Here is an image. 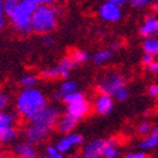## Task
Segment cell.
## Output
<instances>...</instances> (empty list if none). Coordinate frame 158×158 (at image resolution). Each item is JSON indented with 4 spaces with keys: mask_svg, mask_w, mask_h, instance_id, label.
<instances>
[{
    "mask_svg": "<svg viewBox=\"0 0 158 158\" xmlns=\"http://www.w3.org/2000/svg\"><path fill=\"white\" fill-rule=\"evenodd\" d=\"M46 107L45 96L36 88H24L17 96V113L28 122H33Z\"/></svg>",
    "mask_w": 158,
    "mask_h": 158,
    "instance_id": "obj_1",
    "label": "cell"
},
{
    "mask_svg": "<svg viewBox=\"0 0 158 158\" xmlns=\"http://www.w3.org/2000/svg\"><path fill=\"white\" fill-rule=\"evenodd\" d=\"M36 5L28 0H18L13 9L7 13L8 22L15 32L22 35H27L32 30V16Z\"/></svg>",
    "mask_w": 158,
    "mask_h": 158,
    "instance_id": "obj_2",
    "label": "cell"
},
{
    "mask_svg": "<svg viewBox=\"0 0 158 158\" xmlns=\"http://www.w3.org/2000/svg\"><path fill=\"white\" fill-rule=\"evenodd\" d=\"M60 10L54 5L36 6L32 16V30L40 35L52 33L58 26Z\"/></svg>",
    "mask_w": 158,
    "mask_h": 158,
    "instance_id": "obj_3",
    "label": "cell"
},
{
    "mask_svg": "<svg viewBox=\"0 0 158 158\" xmlns=\"http://www.w3.org/2000/svg\"><path fill=\"white\" fill-rule=\"evenodd\" d=\"M17 121V113L0 112V143H8L17 138V130L15 122Z\"/></svg>",
    "mask_w": 158,
    "mask_h": 158,
    "instance_id": "obj_4",
    "label": "cell"
},
{
    "mask_svg": "<svg viewBox=\"0 0 158 158\" xmlns=\"http://www.w3.org/2000/svg\"><path fill=\"white\" fill-rule=\"evenodd\" d=\"M77 67V64L73 62V60L70 58V56H64L56 67H51V68H45L40 71L41 77L49 80L52 79H68L70 77V70Z\"/></svg>",
    "mask_w": 158,
    "mask_h": 158,
    "instance_id": "obj_5",
    "label": "cell"
},
{
    "mask_svg": "<svg viewBox=\"0 0 158 158\" xmlns=\"http://www.w3.org/2000/svg\"><path fill=\"white\" fill-rule=\"evenodd\" d=\"M124 77L118 73H110L99 80L98 85H97V89L102 94L114 96V94L118 92V89L124 87Z\"/></svg>",
    "mask_w": 158,
    "mask_h": 158,
    "instance_id": "obj_6",
    "label": "cell"
},
{
    "mask_svg": "<svg viewBox=\"0 0 158 158\" xmlns=\"http://www.w3.org/2000/svg\"><path fill=\"white\" fill-rule=\"evenodd\" d=\"M51 131H52L51 129L46 128L40 123L31 122V124L24 130V137L27 142H30L32 145H36L46 140Z\"/></svg>",
    "mask_w": 158,
    "mask_h": 158,
    "instance_id": "obj_7",
    "label": "cell"
},
{
    "mask_svg": "<svg viewBox=\"0 0 158 158\" xmlns=\"http://www.w3.org/2000/svg\"><path fill=\"white\" fill-rule=\"evenodd\" d=\"M98 16L104 22L107 23H116L121 19L122 10L121 7L110 1L103 2L98 8Z\"/></svg>",
    "mask_w": 158,
    "mask_h": 158,
    "instance_id": "obj_8",
    "label": "cell"
},
{
    "mask_svg": "<svg viewBox=\"0 0 158 158\" xmlns=\"http://www.w3.org/2000/svg\"><path fill=\"white\" fill-rule=\"evenodd\" d=\"M60 116H61V114H60V111L58 107H56V106H48L33 122H36V123H40V124L53 130L58 124Z\"/></svg>",
    "mask_w": 158,
    "mask_h": 158,
    "instance_id": "obj_9",
    "label": "cell"
},
{
    "mask_svg": "<svg viewBox=\"0 0 158 158\" xmlns=\"http://www.w3.org/2000/svg\"><path fill=\"white\" fill-rule=\"evenodd\" d=\"M82 142H84V138H82L81 135L70 132V133H68V135H66L64 137L58 140L56 147L62 154H68V152H70V150H73L76 147L81 145Z\"/></svg>",
    "mask_w": 158,
    "mask_h": 158,
    "instance_id": "obj_10",
    "label": "cell"
},
{
    "mask_svg": "<svg viewBox=\"0 0 158 158\" xmlns=\"http://www.w3.org/2000/svg\"><path fill=\"white\" fill-rule=\"evenodd\" d=\"M94 107H95V111L98 114H101V115H107L109 113L112 112L113 107H114L113 96L99 93V95L95 99Z\"/></svg>",
    "mask_w": 158,
    "mask_h": 158,
    "instance_id": "obj_11",
    "label": "cell"
},
{
    "mask_svg": "<svg viewBox=\"0 0 158 158\" xmlns=\"http://www.w3.org/2000/svg\"><path fill=\"white\" fill-rule=\"evenodd\" d=\"M139 34L145 39L155 37L158 34V18L154 15H149L145 18L139 28Z\"/></svg>",
    "mask_w": 158,
    "mask_h": 158,
    "instance_id": "obj_12",
    "label": "cell"
},
{
    "mask_svg": "<svg viewBox=\"0 0 158 158\" xmlns=\"http://www.w3.org/2000/svg\"><path fill=\"white\" fill-rule=\"evenodd\" d=\"M89 110H90V104H89L86 99L79 101V102L73 103L67 106V112L69 115L75 118L76 120H81L88 114Z\"/></svg>",
    "mask_w": 158,
    "mask_h": 158,
    "instance_id": "obj_13",
    "label": "cell"
},
{
    "mask_svg": "<svg viewBox=\"0 0 158 158\" xmlns=\"http://www.w3.org/2000/svg\"><path fill=\"white\" fill-rule=\"evenodd\" d=\"M104 140L98 139V140H94V141L88 142L87 145L82 149V158H103L102 149Z\"/></svg>",
    "mask_w": 158,
    "mask_h": 158,
    "instance_id": "obj_14",
    "label": "cell"
},
{
    "mask_svg": "<svg viewBox=\"0 0 158 158\" xmlns=\"http://www.w3.org/2000/svg\"><path fill=\"white\" fill-rule=\"evenodd\" d=\"M77 123H78V120L69 115L68 113H64L63 115L60 116L58 124H56V129H58V131L60 133L68 135L70 132H73V129L76 128Z\"/></svg>",
    "mask_w": 158,
    "mask_h": 158,
    "instance_id": "obj_15",
    "label": "cell"
},
{
    "mask_svg": "<svg viewBox=\"0 0 158 158\" xmlns=\"http://www.w3.org/2000/svg\"><path fill=\"white\" fill-rule=\"evenodd\" d=\"M14 152L18 156V158H37L33 145L30 142L18 143L14 147Z\"/></svg>",
    "mask_w": 158,
    "mask_h": 158,
    "instance_id": "obj_16",
    "label": "cell"
},
{
    "mask_svg": "<svg viewBox=\"0 0 158 158\" xmlns=\"http://www.w3.org/2000/svg\"><path fill=\"white\" fill-rule=\"evenodd\" d=\"M103 158H120V150L114 140H104L102 149Z\"/></svg>",
    "mask_w": 158,
    "mask_h": 158,
    "instance_id": "obj_17",
    "label": "cell"
},
{
    "mask_svg": "<svg viewBox=\"0 0 158 158\" xmlns=\"http://www.w3.org/2000/svg\"><path fill=\"white\" fill-rule=\"evenodd\" d=\"M77 84L73 80H66V81H63L60 86L59 90L54 94V98H62L63 96L68 95L70 93L73 92H76L77 90Z\"/></svg>",
    "mask_w": 158,
    "mask_h": 158,
    "instance_id": "obj_18",
    "label": "cell"
},
{
    "mask_svg": "<svg viewBox=\"0 0 158 158\" xmlns=\"http://www.w3.org/2000/svg\"><path fill=\"white\" fill-rule=\"evenodd\" d=\"M113 59V52L112 50H102V51H98L96 52L94 56H93V61L95 64L97 66H103L110 61V60Z\"/></svg>",
    "mask_w": 158,
    "mask_h": 158,
    "instance_id": "obj_19",
    "label": "cell"
},
{
    "mask_svg": "<svg viewBox=\"0 0 158 158\" xmlns=\"http://www.w3.org/2000/svg\"><path fill=\"white\" fill-rule=\"evenodd\" d=\"M142 50L145 53L152 54L154 56H158V39L156 37H148L145 39L142 43Z\"/></svg>",
    "mask_w": 158,
    "mask_h": 158,
    "instance_id": "obj_20",
    "label": "cell"
},
{
    "mask_svg": "<svg viewBox=\"0 0 158 158\" xmlns=\"http://www.w3.org/2000/svg\"><path fill=\"white\" fill-rule=\"evenodd\" d=\"M139 148L142 150H150L158 148V133H149L139 145Z\"/></svg>",
    "mask_w": 158,
    "mask_h": 158,
    "instance_id": "obj_21",
    "label": "cell"
},
{
    "mask_svg": "<svg viewBox=\"0 0 158 158\" xmlns=\"http://www.w3.org/2000/svg\"><path fill=\"white\" fill-rule=\"evenodd\" d=\"M70 58L73 60V62L76 63L77 66L81 64V63H85L86 61H88L89 59V54L84 50H79V49H75L70 52Z\"/></svg>",
    "mask_w": 158,
    "mask_h": 158,
    "instance_id": "obj_22",
    "label": "cell"
},
{
    "mask_svg": "<svg viewBox=\"0 0 158 158\" xmlns=\"http://www.w3.org/2000/svg\"><path fill=\"white\" fill-rule=\"evenodd\" d=\"M82 99H85V95H84L82 93L78 92V90L70 93V94H68V95L63 96L62 97V101L66 103L67 105L73 104V103L79 102V101H82Z\"/></svg>",
    "mask_w": 158,
    "mask_h": 158,
    "instance_id": "obj_23",
    "label": "cell"
},
{
    "mask_svg": "<svg viewBox=\"0 0 158 158\" xmlns=\"http://www.w3.org/2000/svg\"><path fill=\"white\" fill-rule=\"evenodd\" d=\"M37 84V78L34 75H25L20 78V85L24 88H33Z\"/></svg>",
    "mask_w": 158,
    "mask_h": 158,
    "instance_id": "obj_24",
    "label": "cell"
},
{
    "mask_svg": "<svg viewBox=\"0 0 158 158\" xmlns=\"http://www.w3.org/2000/svg\"><path fill=\"white\" fill-rule=\"evenodd\" d=\"M156 1H158V0H128V2L130 3L132 7L138 8V9L146 8V7L150 6L152 2H156Z\"/></svg>",
    "mask_w": 158,
    "mask_h": 158,
    "instance_id": "obj_25",
    "label": "cell"
},
{
    "mask_svg": "<svg viewBox=\"0 0 158 158\" xmlns=\"http://www.w3.org/2000/svg\"><path fill=\"white\" fill-rule=\"evenodd\" d=\"M46 154L51 158H66L64 154L60 152L56 146H48L46 147Z\"/></svg>",
    "mask_w": 158,
    "mask_h": 158,
    "instance_id": "obj_26",
    "label": "cell"
},
{
    "mask_svg": "<svg viewBox=\"0 0 158 158\" xmlns=\"http://www.w3.org/2000/svg\"><path fill=\"white\" fill-rule=\"evenodd\" d=\"M114 98L118 101V102H124V101H127V99L129 98V90L127 87H122V88H120L118 90V92L114 94V96H113Z\"/></svg>",
    "mask_w": 158,
    "mask_h": 158,
    "instance_id": "obj_27",
    "label": "cell"
},
{
    "mask_svg": "<svg viewBox=\"0 0 158 158\" xmlns=\"http://www.w3.org/2000/svg\"><path fill=\"white\" fill-rule=\"evenodd\" d=\"M7 23H8V17H7V14L5 11L3 0H0V31L7 26Z\"/></svg>",
    "mask_w": 158,
    "mask_h": 158,
    "instance_id": "obj_28",
    "label": "cell"
},
{
    "mask_svg": "<svg viewBox=\"0 0 158 158\" xmlns=\"http://www.w3.org/2000/svg\"><path fill=\"white\" fill-rule=\"evenodd\" d=\"M152 127L149 122H141L138 127V132L141 135H148L152 132Z\"/></svg>",
    "mask_w": 158,
    "mask_h": 158,
    "instance_id": "obj_29",
    "label": "cell"
},
{
    "mask_svg": "<svg viewBox=\"0 0 158 158\" xmlns=\"http://www.w3.org/2000/svg\"><path fill=\"white\" fill-rule=\"evenodd\" d=\"M9 103V96L7 95L6 93L0 90V112L5 111Z\"/></svg>",
    "mask_w": 158,
    "mask_h": 158,
    "instance_id": "obj_30",
    "label": "cell"
},
{
    "mask_svg": "<svg viewBox=\"0 0 158 158\" xmlns=\"http://www.w3.org/2000/svg\"><path fill=\"white\" fill-rule=\"evenodd\" d=\"M41 42H42V44L44 46L50 48V46L54 45V43H56V39H54L53 36H51L50 34H46V35H43Z\"/></svg>",
    "mask_w": 158,
    "mask_h": 158,
    "instance_id": "obj_31",
    "label": "cell"
},
{
    "mask_svg": "<svg viewBox=\"0 0 158 158\" xmlns=\"http://www.w3.org/2000/svg\"><path fill=\"white\" fill-rule=\"evenodd\" d=\"M148 94L150 97L155 98L158 101V84H154V85L148 87Z\"/></svg>",
    "mask_w": 158,
    "mask_h": 158,
    "instance_id": "obj_32",
    "label": "cell"
},
{
    "mask_svg": "<svg viewBox=\"0 0 158 158\" xmlns=\"http://www.w3.org/2000/svg\"><path fill=\"white\" fill-rule=\"evenodd\" d=\"M155 58H156V56H152V54L145 53V54L142 56V58H141V62H142V64L147 67L148 64H150L152 62H154V61H155Z\"/></svg>",
    "mask_w": 158,
    "mask_h": 158,
    "instance_id": "obj_33",
    "label": "cell"
},
{
    "mask_svg": "<svg viewBox=\"0 0 158 158\" xmlns=\"http://www.w3.org/2000/svg\"><path fill=\"white\" fill-rule=\"evenodd\" d=\"M124 158H148V155L143 152H135L127 154Z\"/></svg>",
    "mask_w": 158,
    "mask_h": 158,
    "instance_id": "obj_34",
    "label": "cell"
},
{
    "mask_svg": "<svg viewBox=\"0 0 158 158\" xmlns=\"http://www.w3.org/2000/svg\"><path fill=\"white\" fill-rule=\"evenodd\" d=\"M28 1L35 3L36 6H41V5H54L56 2V0H28Z\"/></svg>",
    "mask_w": 158,
    "mask_h": 158,
    "instance_id": "obj_35",
    "label": "cell"
},
{
    "mask_svg": "<svg viewBox=\"0 0 158 158\" xmlns=\"http://www.w3.org/2000/svg\"><path fill=\"white\" fill-rule=\"evenodd\" d=\"M147 70L152 73H158V61H156L155 60L154 62H152L150 64H148V66H147Z\"/></svg>",
    "mask_w": 158,
    "mask_h": 158,
    "instance_id": "obj_36",
    "label": "cell"
},
{
    "mask_svg": "<svg viewBox=\"0 0 158 158\" xmlns=\"http://www.w3.org/2000/svg\"><path fill=\"white\" fill-rule=\"evenodd\" d=\"M106 1L115 3V5H118V6H120V7L124 6L125 3H128V0H106Z\"/></svg>",
    "mask_w": 158,
    "mask_h": 158,
    "instance_id": "obj_37",
    "label": "cell"
},
{
    "mask_svg": "<svg viewBox=\"0 0 158 158\" xmlns=\"http://www.w3.org/2000/svg\"><path fill=\"white\" fill-rule=\"evenodd\" d=\"M121 43H113L112 45H111V50L112 51H118V50L121 49Z\"/></svg>",
    "mask_w": 158,
    "mask_h": 158,
    "instance_id": "obj_38",
    "label": "cell"
},
{
    "mask_svg": "<svg viewBox=\"0 0 158 158\" xmlns=\"http://www.w3.org/2000/svg\"><path fill=\"white\" fill-rule=\"evenodd\" d=\"M66 158H80V156H79L78 154H75V152H73V154H70V155L66 156Z\"/></svg>",
    "mask_w": 158,
    "mask_h": 158,
    "instance_id": "obj_39",
    "label": "cell"
},
{
    "mask_svg": "<svg viewBox=\"0 0 158 158\" xmlns=\"http://www.w3.org/2000/svg\"><path fill=\"white\" fill-rule=\"evenodd\" d=\"M39 158H51V157H49V156L46 155V156H41V157H39Z\"/></svg>",
    "mask_w": 158,
    "mask_h": 158,
    "instance_id": "obj_40",
    "label": "cell"
},
{
    "mask_svg": "<svg viewBox=\"0 0 158 158\" xmlns=\"http://www.w3.org/2000/svg\"><path fill=\"white\" fill-rule=\"evenodd\" d=\"M0 158H3V157H1V156H0Z\"/></svg>",
    "mask_w": 158,
    "mask_h": 158,
    "instance_id": "obj_41",
    "label": "cell"
},
{
    "mask_svg": "<svg viewBox=\"0 0 158 158\" xmlns=\"http://www.w3.org/2000/svg\"><path fill=\"white\" fill-rule=\"evenodd\" d=\"M157 124H158V123H157Z\"/></svg>",
    "mask_w": 158,
    "mask_h": 158,
    "instance_id": "obj_42",
    "label": "cell"
}]
</instances>
